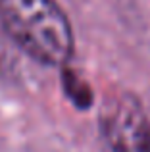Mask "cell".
<instances>
[{"label": "cell", "mask_w": 150, "mask_h": 152, "mask_svg": "<svg viewBox=\"0 0 150 152\" xmlns=\"http://www.w3.org/2000/svg\"><path fill=\"white\" fill-rule=\"evenodd\" d=\"M0 29L39 66L62 69L75 54L73 23L58 0H0Z\"/></svg>", "instance_id": "obj_1"}, {"label": "cell", "mask_w": 150, "mask_h": 152, "mask_svg": "<svg viewBox=\"0 0 150 152\" xmlns=\"http://www.w3.org/2000/svg\"><path fill=\"white\" fill-rule=\"evenodd\" d=\"M62 83H64V89L68 93V96L71 98V102L79 108H87L92 104V93H90L89 85L83 83L79 79V75H75L73 71L68 69V66L62 67Z\"/></svg>", "instance_id": "obj_3"}, {"label": "cell", "mask_w": 150, "mask_h": 152, "mask_svg": "<svg viewBox=\"0 0 150 152\" xmlns=\"http://www.w3.org/2000/svg\"><path fill=\"white\" fill-rule=\"evenodd\" d=\"M98 135L110 152H150V114L133 93L114 91L98 108Z\"/></svg>", "instance_id": "obj_2"}]
</instances>
